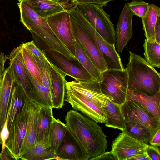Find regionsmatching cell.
Here are the masks:
<instances>
[{"label": "cell", "instance_id": "obj_48", "mask_svg": "<svg viewBox=\"0 0 160 160\" xmlns=\"http://www.w3.org/2000/svg\"><path fill=\"white\" fill-rule=\"evenodd\" d=\"M18 0V1L19 2L20 1H22V0Z\"/></svg>", "mask_w": 160, "mask_h": 160}, {"label": "cell", "instance_id": "obj_30", "mask_svg": "<svg viewBox=\"0 0 160 160\" xmlns=\"http://www.w3.org/2000/svg\"><path fill=\"white\" fill-rule=\"evenodd\" d=\"M124 131L131 137L146 144L149 143L152 137L150 131L146 127L133 122H125Z\"/></svg>", "mask_w": 160, "mask_h": 160}, {"label": "cell", "instance_id": "obj_36", "mask_svg": "<svg viewBox=\"0 0 160 160\" xmlns=\"http://www.w3.org/2000/svg\"><path fill=\"white\" fill-rule=\"evenodd\" d=\"M22 44L35 58L45 61L48 59L46 56L45 51L39 49L33 40L23 43Z\"/></svg>", "mask_w": 160, "mask_h": 160}, {"label": "cell", "instance_id": "obj_43", "mask_svg": "<svg viewBox=\"0 0 160 160\" xmlns=\"http://www.w3.org/2000/svg\"><path fill=\"white\" fill-rule=\"evenodd\" d=\"M116 160L111 151L105 152L99 156L94 158L92 160Z\"/></svg>", "mask_w": 160, "mask_h": 160}, {"label": "cell", "instance_id": "obj_21", "mask_svg": "<svg viewBox=\"0 0 160 160\" xmlns=\"http://www.w3.org/2000/svg\"><path fill=\"white\" fill-rule=\"evenodd\" d=\"M46 50L59 65L58 67L66 74L67 76L72 77L78 82H90L96 80L83 69L75 66L65 57L49 49Z\"/></svg>", "mask_w": 160, "mask_h": 160}, {"label": "cell", "instance_id": "obj_10", "mask_svg": "<svg viewBox=\"0 0 160 160\" xmlns=\"http://www.w3.org/2000/svg\"><path fill=\"white\" fill-rule=\"evenodd\" d=\"M148 145L122 131L112 142L111 152L116 160H129L145 152Z\"/></svg>", "mask_w": 160, "mask_h": 160}, {"label": "cell", "instance_id": "obj_17", "mask_svg": "<svg viewBox=\"0 0 160 160\" xmlns=\"http://www.w3.org/2000/svg\"><path fill=\"white\" fill-rule=\"evenodd\" d=\"M48 64L51 72L52 88L53 108H61L64 104L65 96L66 74L49 60Z\"/></svg>", "mask_w": 160, "mask_h": 160}, {"label": "cell", "instance_id": "obj_1", "mask_svg": "<svg viewBox=\"0 0 160 160\" xmlns=\"http://www.w3.org/2000/svg\"><path fill=\"white\" fill-rule=\"evenodd\" d=\"M65 120L68 129L86 152L88 160L105 152L107 136L97 122L75 110L68 111Z\"/></svg>", "mask_w": 160, "mask_h": 160}, {"label": "cell", "instance_id": "obj_9", "mask_svg": "<svg viewBox=\"0 0 160 160\" xmlns=\"http://www.w3.org/2000/svg\"><path fill=\"white\" fill-rule=\"evenodd\" d=\"M121 107L125 122H133L144 125L149 129L152 137L160 128V122L138 103L126 100Z\"/></svg>", "mask_w": 160, "mask_h": 160}, {"label": "cell", "instance_id": "obj_15", "mask_svg": "<svg viewBox=\"0 0 160 160\" xmlns=\"http://www.w3.org/2000/svg\"><path fill=\"white\" fill-rule=\"evenodd\" d=\"M88 154L68 129L56 154L55 159L88 160Z\"/></svg>", "mask_w": 160, "mask_h": 160}, {"label": "cell", "instance_id": "obj_39", "mask_svg": "<svg viewBox=\"0 0 160 160\" xmlns=\"http://www.w3.org/2000/svg\"><path fill=\"white\" fill-rule=\"evenodd\" d=\"M146 152L151 160H160V151L158 147L148 145Z\"/></svg>", "mask_w": 160, "mask_h": 160}, {"label": "cell", "instance_id": "obj_3", "mask_svg": "<svg viewBox=\"0 0 160 160\" xmlns=\"http://www.w3.org/2000/svg\"><path fill=\"white\" fill-rule=\"evenodd\" d=\"M129 52L125 69L128 76V88L149 96L160 92V73L141 56Z\"/></svg>", "mask_w": 160, "mask_h": 160}, {"label": "cell", "instance_id": "obj_8", "mask_svg": "<svg viewBox=\"0 0 160 160\" xmlns=\"http://www.w3.org/2000/svg\"><path fill=\"white\" fill-rule=\"evenodd\" d=\"M50 28L75 58V42L70 13L65 10L47 18Z\"/></svg>", "mask_w": 160, "mask_h": 160}, {"label": "cell", "instance_id": "obj_42", "mask_svg": "<svg viewBox=\"0 0 160 160\" xmlns=\"http://www.w3.org/2000/svg\"><path fill=\"white\" fill-rule=\"evenodd\" d=\"M154 37L155 41L160 44V16H158L155 25Z\"/></svg>", "mask_w": 160, "mask_h": 160}, {"label": "cell", "instance_id": "obj_29", "mask_svg": "<svg viewBox=\"0 0 160 160\" xmlns=\"http://www.w3.org/2000/svg\"><path fill=\"white\" fill-rule=\"evenodd\" d=\"M159 16L160 8L154 4H149L145 16L141 18L142 28L146 39H154L155 27L158 18Z\"/></svg>", "mask_w": 160, "mask_h": 160}, {"label": "cell", "instance_id": "obj_2", "mask_svg": "<svg viewBox=\"0 0 160 160\" xmlns=\"http://www.w3.org/2000/svg\"><path fill=\"white\" fill-rule=\"evenodd\" d=\"M20 14V22L31 32L35 40L42 42L47 49L58 53L69 61L75 60L66 46L53 32L47 18L38 15L31 6L22 0L18 3Z\"/></svg>", "mask_w": 160, "mask_h": 160}, {"label": "cell", "instance_id": "obj_19", "mask_svg": "<svg viewBox=\"0 0 160 160\" xmlns=\"http://www.w3.org/2000/svg\"><path fill=\"white\" fill-rule=\"evenodd\" d=\"M29 100L30 110L26 133L20 149L19 157L33 148L38 142L37 138L36 114L38 104L31 98Z\"/></svg>", "mask_w": 160, "mask_h": 160}, {"label": "cell", "instance_id": "obj_44", "mask_svg": "<svg viewBox=\"0 0 160 160\" xmlns=\"http://www.w3.org/2000/svg\"><path fill=\"white\" fill-rule=\"evenodd\" d=\"M151 160L148 155L145 152L130 158L129 160Z\"/></svg>", "mask_w": 160, "mask_h": 160}, {"label": "cell", "instance_id": "obj_26", "mask_svg": "<svg viewBox=\"0 0 160 160\" xmlns=\"http://www.w3.org/2000/svg\"><path fill=\"white\" fill-rule=\"evenodd\" d=\"M40 16L48 17L66 10L63 4L51 0H23Z\"/></svg>", "mask_w": 160, "mask_h": 160}, {"label": "cell", "instance_id": "obj_11", "mask_svg": "<svg viewBox=\"0 0 160 160\" xmlns=\"http://www.w3.org/2000/svg\"><path fill=\"white\" fill-rule=\"evenodd\" d=\"M22 44L14 48L8 57L9 66L11 68L15 80L21 85L28 98L33 100L35 88L25 65L22 52Z\"/></svg>", "mask_w": 160, "mask_h": 160}, {"label": "cell", "instance_id": "obj_27", "mask_svg": "<svg viewBox=\"0 0 160 160\" xmlns=\"http://www.w3.org/2000/svg\"><path fill=\"white\" fill-rule=\"evenodd\" d=\"M75 60L78 61L84 70L94 80L99 82L101 76V73L76 39L75 42Z\"/></svg>", "mask_w": 160, "mask_h": 160}, {"label": "cell", "instance_id": "obj_35", "mask_svg": "<svg viewBox=\"0 0 160 160\" xmlns=\"http://www.w3.org/2000/svg\"><path fill=\"white\" fill-rule=\"evenodd\" d=\"M126 4L132 15L138 16L141 18L145 16L149 5L143 0H132Z\"/></svg>", "mask_w": 160, "mask_h": 160}, {"label": "cell", "instance_id": "obj_31", "mask_svg": "<svg viewBox=\"0 0 160 160\" xmlns=\"http://www.w3.org/2000/svg\"><path fill=\"white\" fill-rule=\"evenodd\" d=\"M146 61L152 66L160 68V44L145 39L143 45Z\"/></svg>", "mask_w": 160, "mask_h": 160}, {"label": "cell", "instance_id": "obj_33", "mask_svg": "<svg viewBox=\"0 0 160 160\" xmlns=\"http://www.w3.org/2000/svg\"><path fill=\"white\" fill-rule=\"evenodd\" d=\"M22 54L27 70L34 79L43 84L40 71L36 60L22 44Z\"/></svg>", "mask_w": 160, "mask_h": 160}, {"label": "cell", "instance_id": "obj_12", "mask_svg": "<svg viewBox=\"0 0 160 160\" xmlns=\"http://www.w3.org/2000/svg\"><path fill=\"white\" fill-rule=\"evenodd\" d=\"M66 89L76 92L101 108L108 100L113 101V98L102 92L99 82H78L75 80L66 82Z\"/></svg>", "mask_w": 160, "mask_h": 160}, {"label": "cell", "instance_id": "obj_24", "mask_svg": "<svg viewBox=\"0 0 160 160\" xmlns=\"http://www.w3.org/2000/svg\"><path fill=\"white\" fill-rule=\"evenodd\" d=\"M102 108L107 119L105 123V126L124 131L125 121L121 106L115 103L112 100H108L105 105Z\"/></svg>", "mask_w": 160, "mask_h": 160}, {"label": "cell", "instance_id": "obj_4", "mask_svg": "<svg viewBox=\"0 0 160 160\" xmlns=\"http://www.w3.org/2000/svg\"><path fill=\"white\" fill-rule=\"evenodd\" d=\"M68 11L70 16L96 45L103 56L107 69H124L120 56L115 49V44H110L102 36L76 5Z\"/></svg>", "mask_w": 160, "mask_h": 160}, {"label": "cell", "instance_id": "obj_7", "mask_svg": "<svg viewBox=\"0 0 160 160\" xmlns=\"http://www.w3.org/2000/svg\"><path fill=\"white\" fill-rule=\"evenodd\" d=\"M30 106L29 98L27 97L22 110L17 115L9 129L6 147L12 159H19L20 149L26 133Z\"/></svg>", "mask_w": 160, "mask_h": 160}, {"label": "cell", "instance_id": "obj_14", "mask_svg": "<svg viewBox=\"0 0 160 160\" xmlns=\"http://www.w3.org/2000/svg\"><path fill=\"white\" fill-rule=\"evenodd\" d=\"M71 16L73 33L94 65L101 73L107 69L103 56L93 40Z\"/></svg>", "mask_w": 160, "mask_h": 160}, {"label": "cell", "instance_id": "obj_16", "mask_svg": "<svg viewBox=\"0 0 160 160\" xmlns=\"http://www.w3.org/2000/svg\"><path fill=\"white\" fill-rule=\"evenodd\" d=\"M132 15L126 3L119 16L116 32V48L122 52L133 35Z\"/></svg>", "mask_w": 160, "mask_h": 160}, {"label": "cell", "instance_id": "obj_45", "mask_svg": "<svg viewBox=\"0 0 160 160\" xmlns=\"http://www.w3.org/2000/svg\"><path fill=\"white\" fill-rule=\"evenodd\" d=\"M12 159L9 153L6 148L3 152L0 154V160H10Z\"/></svg>", "mask_w": 160, "mask_h": 160}, {"label": "cell", "instance_id": "obj_38", "mask_svg": "<svg viewBox=\"0 0 160 160\" xmlns=\"http://www.w3.org/2000/svg\"><path fill=\"white\" fill-rule=\"evenodd\" d=\"M71 2L75 5L79 4H91L101 5L106 7L111 1L115 0H71Z\"/></svg>", "mask_w": 160, "mask_h": 160}, {"label": "cell", "instance_id": "obj_46", "mask_svg": "<svg viewBox=\"0 0 160 160\" xmlns=\"http://www.w3.org/2000/svg\"><path fill=\"white\" fill-rule=\"evenodd\" d=\"M55 2H58L63 4L62 2H66L68 1L69 0H51Z\"/></svg>", "mask_w": 160, "mask_h": 160}, {"label": "cell", "instance_id": "obj_20", "mask_svg": "<svg viewBox=\"0 0 160 160\" xmlns=\"http://www.w3.org/2000/svg\"><path fill=\"white\" fill-rule=\"evenodd\" d=\"M126 100L138 103L160 122V92L154 95L149 96L128 88Z\"/></svg>", "mask_w": 160, "mask_h": 160}, {"label": "cell", "instance_id": "obj_41", "mask_svg": "<svg viewBox=\"0 0 160 160\" xmlns=\"http://www.w3.org/2000/svg\"><path fill=\"white\" fill-rule=\"evenodd\" d=\"M150 145L159 147L160 146V128L156 131L149 142Z\"/></svg>", "mask_w": 160, "mask_h": 160}, {"label": "cell", "instance_id": "obj_18", "mask_svg": "<svg viewBox=\"0 0 160 160\" xmlns=\"http://www.w3.org/2000/svg\"><path fill=\"white\" fill-rule=\"evenodd\" d=\"M15 82L13 73L8 66L5 69L0 83V132L7 118Z\"/></svg>", "mask_w": 160, "mask_h": 160}, {"label": "cell", "instance_id": "obj_40", "mask_svg": "<svg viewBox=\"0 0 160 160\" xmlns=\"http://www.w3.org/2000/svg\"><path fill=\"white\" fill-rule=\"evenodd\" d=\"M8 57L0 50V83L5 70L4 65Z\"/></svg>", "mask_w": 160, "mask_h": 160}, {"label": "cell", "instance_id": "obj_6", "mask_svg": "<svg viewBox=\"0 0 160 160\" xmlns=\"http://www.w3.org/2000/svg\"><path fill=\"white\" fill-rule=\"evenodd\" d=\"M99 34L111 44L116 42L114 26L110 16L103 10V6L91 4L76 5Z\"/></svg>", "mask_w": 160, "mask_h": 160}, {"label": "cell", "instance_id": "obj_23", "mask_svg": "<svg viewBox=\"0 0 160 160\" xmlns=\"http://www.w3.org/2000/svg\"><path fill=\"white\" fill-rule=\"evenodd\" d=\"M27 97L23 89L15 80L8 109L9 111L8 123L9 130L16 117L22 110Z\"/></svg>", "mask_w": 160, "mask_h": 160}, {"label": "cell", "instance_id": "obj_34", "mask_svg": "<svg viewBox=\"0 0 160 160\" xmlns=\"http://www.w3.org/2000/svg\"><path fill=\"white\" fill-rule=\"evenodd\" d=\"M34 58L37 63L40 71L43 85L48 91L52 98L53 92L52 79L48 62L49 59L45 61Z\"/></svg>", "mask_w": 160, "mask_h": 160}, {"label": "cell", "instance_id": "obj_5", "mask_svg": "<svg viewBox=\"0 0 160 160\" xmlns=\"http://www.w3.org/2000/svg\"><path fill=\"white\" fill-rule=\"evenodd\" d=\"M99 82L102 92L113 98L114 102L121 106L126 101L128 76L125 69L106 70L101 73Z\"/></svg>", "mask_w": 160, "mask_h": 160}, {"label": "cell", "instance_id": "obj_22", "mask_svg": "<svg viewBox=\"0 0 160 160\" xmlns=\"http://www.w3.org/2000/svg\"><path fill=\"white\" fill-rule=\"evenodd\" d=\"M53 108L38 104L36 114L37 138L38 142L48 136L54 117Z\"/></svg>", "mask_w": 160, "mask_h": 160}, {"label": "cell", "instance_id": "obj_37", "mask_svg": "<svg viewBox=\"0 0 160 160\" xmlns=\"http://www.w3.org/2000/svg\"><path fill=\"white\" fill-rule=\"evenodd\" d=\"M9 114V111L8 110L5 122L0 132V145H2V149L0 154L3 152L6 148V141L9 136V131L8 127Z\"/></svg>", "mask_w": 160, "mask_h": 160}, {"label": "cell", "instance_id": "obj_13", "mask_svg": "<svg viewBox=\"0 0 160 160\" xmlns=\"http://www.w3.org/2000/svg\"><path fill=\"white\" fill-rule=\"evenodd\" d=\"M66 90L64 100L74 110L81 112L97 123L106 122L107 119L101 108L76 92Z\"/></svg>", "mask_w": 160, "mask_h": 160}, {"label": "cell", "instance_id": "obj_25", "mask_svg": "<svg viewBox=\"0 0 160 160\" xmlns=\"http://www.w3.org/2000/svg\"><path fill=\"white\" fill-rule=\"evenodd\" d=\"M51 150L48 135L38 142L32 149L19 157L22 160H47L55 159Z\"/></svg>", "mask_w": 160, "mask_h": 160}, {"label": "cell", "instance_id": "obj_28", "mask_svg": "<svg viewBox=\"0 0 160 160\" xmlns=\"http://www.w3.org/2000/svg\"><path fill=\"white\" fill-rule=\"evenodd\" d=\"M68 130L65 124L54 118L48 136L52 151L55 154Z\"/></svg>", "mask_w": 160, "mask_h": 160}, {"label": "cell", "instance_id": "obj_32", "mask_svg": "<svg viewBox=\"0 0 160 160\" xmlns=\"http://www.w3.org/2000/svg\"><path fill=\"white\" fill-rule=\"evenodd\" d=\"M28 72L35 88L33 100L40 105L53 108L52 97L48 91L42 84L38 82Z\"/></svg>", "mask_w": 160, "mask_h": 160}, {"label": "cell", "instance_id": "obj_47", "mask_svg": "<svg viewBox=\"0 0 160 160\" xmlns=\"http://www.w3.org/2000/svg\"><path fill=\"white\" fill-rule=\"evenodd\" d=\"M126 1H127L129 0H125Z\"/></svg>", "mask_w": 160, "mask_h": 160}]
</instances>
